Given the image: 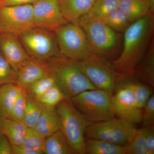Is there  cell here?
Instances as JSON below:
<instances>
[{"label": "cell", "instance_id": "cell-1", "mask_svg": "<svg viewBox=\"0 0 154 154\" xmlns=\"http://www.w3.org/2000/svg\"><path fill=\"white\" fill-rule=\"evenodd\" d=\"M153 26L152 14L149 13L127 28L122 52L112 62L113 68L119 73L125 76L135 71L142 58Z\"/></svg>", "mask_w": 154, "mask_h": 154}, {"label": "cell", "instance_id": "cell-2", "mask_svg": "<svg viewBox=\"0 0 154 154\" xmlns=\"http://www.w3.org/2000/svg\"><path fill=\"white\" fill-rule=\"evenodd\" d=\"M47 62L50 73L66 99L69 100L84 91L96 89L80 68L77 61L59 55Z\"/></svg>", "mask_w": 154, "mask_h": 154}, {"label": "cell", "instance_id": "cell-3", "mask_svg": "<svg viewBox=\"0 0 154 154\" xmlns=\"http://www.w3.org/2000/svg\"><path fill=\"white\" fill-rule=\"evenodd\" d=\"M60 121V130L75 154H86L85 132L92 122L73 105L64 99L56 107Z\"/></svg>", "mask_w": 154, "mask_h": 154}, {"label": "cell", "instance_id": "cell-4", "mask_svg": "<svg viewBox=\"0 0 154 154\" xmlns=\"http://www.w3.org/2000/svg\"><path fill=\"white\" fill-rule=\"evenodd\" d=\"M54 33L60 55L79 61L96 52L89 43L84 30L77 24L67 22Z\"/></svg>", "mask_w": 154, "mask_h": 154}, {"label": "cell", "instance_id": "cell-5", "mask_svg": "<svg viewBox=\"0 0 154 154\" xmlns=\"http://www.w3.org/2000/svg\"><path fill=\"white\" fill-rule=\"evenodd\" d=\"M78 63L80 68L96 89L111 94L115 92L123 76L97 52L92 53Z\"/></svg>", "mask_w": 154, "mask_h": 154}, {"label": "cell", "instance_id": "cell-6", "mask_svg": "<svg viewBox=\"0 0 154 154\" xmlns=\"http://www.w3.org/2000/svg\"><path fill=\"white\" fill-rule=\"evenodd\" d=\"M112 95L106 91L94 89L84 91L69 100L93 123L115 117L111 105Z\"/></svg>", "mask_w": 154, "mask_h": 154}, {"label": "cell", "instance_id": "cell-7", "mask_svg": "<svg viewBox=\"0 0 154 154\" xmlns=\"http://www.w3.org/2000/svg\"><path fill=\"white\" fill-rule=\"evenodd\" d=\"M137 130L134 124L114 117L91 123L86 128L85 136L87 138L102 140L127 146L132 140Z\"/></svg>", "mask_w": 154, "mask_h": 154}, {"label": "cell", "instance_id": "cell-8", "mask_svg": "<svg viewBox=\"0 0 154 154\" xmlns=\"http://www.w3.org/2000/svg\"><path fill=\"white\" fill-rule=\"evenodd\" d=\"M18 36L31 58L47 62L60 55L53 31L34 27Z\"/></svg>", "mask_w": 154, "mask_h": 154}, {"label": "cell", "instance_id": "cell-9", "mask_svg": "<svg viewBox=\"0 0 154 154\" xmlns=\"http://www.w3.org/2000/svg\"><path fill=\"white\" fill-rule=\"evenodd\" d=\"M76 24L84 30L89 43L96 52L105 53L116 44L117 38L114 30L91 12L81 17Z\"/></svg>", "mask_w": 154, "mask_h": 154}, {"label": "cell", "instance_id": "cell-10", "mask_svg": "<svg viewBox=\"0 0 154 154\" xmlns=\"http://www.w3.org/2000/svg\"><path fill=\"white\" fill-rule=\"evenodd\" d=\"M111 96L114 115L133 124L141 122L142 109L139 107L131 82H121Z\"/></svg>", "mask_w": 154, "mask_h": 154}, {"label": "cell", "instance_id": "cell-11", "mask_svg": "<svg viewBox=\"0 0 154 154\" xmlns=\"http://www.w3.org/2000/svg\"><path fill=\"white\" fill-rule=\"evenodd\" d=\"M34 27L32 5L5 6L0 8V33L19 36Z\"/></svg>", "mask_w": 154, "mask_h": 154}, {"label": "cell", "instance_id": "cell-12", "mask_svg": "<svg viewBox=\"0 0 154 154\" xmlns=\"http://www.w3.org/2000/svg\"><path fill=\"white\" fill-rule=\"evenodd\" d=\"M32 5L34 27L54 32L68 22L61 13L59 0H37Z\"/></svg>", "mask_w": 154, "mask_h": 154}, {"label": "cell", "instance_id": "cell-13", "mask_svg": "<svg viewBox=\"0 0 154 154\" xmlns=\"http://www.w3.org/2000/svg\"><path fill=\"white\" fill-rule=\"evenodd\" d=\"M0 52L16 72L30 59L17 35L0 33Z\"/></svg>", "mask_w": 154, "mask_h": 154}, {"label": "cell", "instance_id": "cell-14", "mask_svg": "<svg viewBox=\"0 0 154 154\" xmlns=\"http://www.w3.org/2000/svg\"><path fill=\"white\" fill-rule=\"evenodd\" d=\"M50 75L47 62L30 58L17 72L16 84L26 90L35 82Z\"/></svg>", "mask_w": 154, "mask_h": 154}, {"label": "cell", "instance_id": "cell-15", "mask_svg": "<svg viewBox=\"0 0 154 154\" xmlns=\"http://www.w3.org/2000/svg\"><path fill=\"white\" fill-rule=\"evenodd\" d=\"M95 0H59L61 13L67 22L76 24L78 20L91 12Z\"/></svg>", "mask_w": 154, "mask_h": 154}, {"label": "cell", "instance_id": "cell-16", "mask_svg": "<svg viewBox=\"0 0 154 154\" xmlns=\"http://www.w3.org/2000/svg\"><path fill=\"white\" fill-rule=\"evenodd\" d=\"M60 121L56 107H44L35 128L45 138L60 130Z\"/></svg>", "mask_w": 154, "mask_h": 154}, {"label": "cell", "instance_id": "cell-17", "mask_svg": "<svg viewBox=\"0 0 154 154\" xmlns=\"http://www.w3.org/2000/svg\"><path fill=\"white\" fill-rule=\"evenodd\" d=\"M15 83L0 85V115L8 118L14 103L22 90Z\"/></svg>", "mask_w": 154, "mask_h": 154}, {"label": "cell", "instance_id": "cell-18", "mask_svg": "<svg viewBox=\"0 0 154 154\" xmlns=\"http://www.w3.org/2000/svg\"><path fill=\"white\" fill-rule=\"evenodd\" d=\"M86 154H126L127 146L95 139H85Z\"/></svg>", "mask_w": 154, "mask_h": 154}, {"label": "cell", "instance_id": "cell-19", "mask_svg": "<svg viewBox=\"0 0 154 154\" xmlns=\"http://www.w3.org/2000/svg\"><path fill=\"white\" fill-rule=\"evenodd\" d=\"M43 154H75L60 130L45 138Z\"/></svg>", "mask_w": 154, "mask_h": 154}, {"label": "cell", "instance_id": "cell-20", "mask_svg": "<svg viewBox=\"0 0 154 154\" xmlns=\"http://www.w3.org/2000/svg\"><path fill=\"white\" fill-rule=\"evenodd\" d=\"M119 9L126 16L130 23L151 13L146 0H122L119 2Z\"/></svg>", "mask_w": 154, "mask_h": 154}, {"label": "cell", "instance_id": "cell-21", "mask_svg": "<svg viewBox=\"0 0 154 154\" xmlns=\"http://www.w3.org/2000/svg\"><path fill=\"white\" fill-rule=\"evenodd\" d=\"M28 128L24 122L11 119H5L3 134L6 136L12 145L20 146L24 142Z\"/></svg>", "mask_w": 154, "mask_h": 154}, {"label": "cell", "instance_id": "cell-22", "mask_svg": "<svg viewBox=\"0 0 154 154\" xmlns=\"http://www.w3.org/2000/svg\"><path fill=\"white\" fill-rule=\"evenodd\" d=\"M44 107L37 99L28 94L23 122L28 128H35Z\"/></svg>", "mask_w": 154, "mask_h": 154}, {"label": "cell", "instance_id": "cell-23", "mask_svg": "<svg viewBox=\"0 0 154 154\" xmlns=\"http://www.w3.org/2000/svg\"><path fill=\"white\" fill-rule=\"evenodd\" d=\"M137 71L141 79L152 88H154V53L152 47Z\"/></svg>", "mask_w": 154, "mask_h": 154}, {"label": "cell", "instance_id": "cell-24", "mask_svg": "<svg viewBox=\"0 0 154 154\" xmlns=\"http://www.w3.org/2000/svg\"><path fill=\"white\" fill-rule=\"evenodd\" d=\"M45 137L35 128H28L22 146L43 154Z\"/></svg>", "mask_w": 154, "mask_h": 154}, {"label": "cell", "instance_id": "cell-25", "mask_svg": "<svg viewBox=\"0 0 154 154\" xmlns=\"http://www.w3.org/2000/svg\"><path fill=\"white\" fill-rule=\"evenodd\" d=\"M126 154H151L146 143L144 128L137 129L128 145Z\"/></svg>", "mask_w": 154, "mask_h": 154}, {"label": "cell", "instance_id": "cell-26", "mask_svg": "<svg viewBox=\"0 0 154 154\" xmlns=\"http://www.w3.org/2000/svg\"><path fill=\"white\" fill-rule=\"evenodd\" d=\"M65 99L63 92L55 84L50 87L38 100L44 107L54 108Z\"/></svg>", "mask_w": 154, "mask_h": 154}, {"label": "cell", "instance_id": "cell-27", "mask_svg": "<svg viewBox=\"0 0 154 154\" xmlns=\"http://www.w3.org/2000/svg\"><path fill=\"white\" fill-rule=\"evenodd\" d=\"M119 2L118 0H95L91 12L102 20L119 9Z\"/></svg>", "mask_w": 154, "mask_h": 154}, {"label": "cell", "instance_id": "cell-28", "mask_svg": "<svg viewBox=\"0 0 154 154\" xmlns=\"http://www.w3.org/2000/svg\"><path fill=\"white\" fill-rule=\"evenodd\" d=\"M105 24L113 30L125 31L129 26V20L119 9L114 11L102 19Z\"/></svg>", "mask_w": 154, "mask_h": 154}, {"label": "cell", "instance_id": "cell-29", "mask_svg": "<svg viewBox=\"0 0 154 154\" xmlns=\"http://www.w3.org/2000/svg\"><path fill=\"white\" fill-rule=\"evenodd\" d=\"M55 84V80L50 75L35 82L25 91L29 95L38 100L50 87Z\"/></svg>", "mask_w": 154, "mask_h": 154}, {"label": "cell", "instance_id": "cell-30", "mask_svg": "<svg viewBox=\"0 0 154 154\" xmlns=\"http://www.w3.org/2000/svg\"><path fill=\"white\" fill-rule=\"evenodd\" d=\"M28 99V93L26 91L22 89L14 103L8 118L23 122Z\"/></svg>", "mask_w": 154, "mask_h": 154}, {"label": "cell", "instance_id": "cell-31", "mask_svg": "<svg viewBox=\"0 0 154 154\" xmlns=\"http://www.w3.org/2000/svg\"><path fill=\"white\" fill-rule=\"evenodd\" d=\"M17 80V72L0 52V85L9 83L16 84Z\"/></svg>", "mask_w": 154, "mask_h": 154}, {"label": "cell", "instance_id": "cell-32", "mask_svg": "<svg viewBox=\"0 0 154 154\" xmlns=\"http://www.w3.org/2000/svg\"><path fill=\"white\" fill-rule=\"evenodd\" d=\"M132 85L138 105L142 109L152 94V87L139 82H132Z\"/></svg>", "mask_w": 154, "mask_h": 154}, {"label": "cell", "instance_id": "cell-33", "mask_svg": "<svg viewBox=\"0 0 154 154\" xmlns=\"http://www.w3.org/2000/svg\"><path fill=\"white\" fill-rule=\"evenodd\" d=\"M141 122L143 127L154 126V95L152 94L143 107Z\"/></svg>", "mask_w": 154, "mask_h": 154}, {"label": "cell", "instance_id": "cell-34", "mask_svg": "<svg viewBox=\"0 0 154 154\" xmlns=\"http://www.w3.org/2000/svg\"><path fill=\"white\" fill-rule=\"evenodd\" d=\"M144 128L146 143L151 154H154V126L143 127Z\"/></svg>", "mask_w": 154, "mask_h": 154}, {"label": "cell", "instance_id": "cell-35", "mask_svg": "<svg viewBox=\"0 0 154 154\" xmlns=\"http://www.w3.org/2000/svg\"><path fill=\"white\" fill-rule=\"evenodd\" d=\"M0 154H13V146L4 134L0 136Z\"/></svg>", "mask_w": 154, "mask_h": 154}, {"label": "cell", "instance_id": "cell-36", "mask_svg": "<svg viewBox=\"0 0 154 154\" xmlns=\"http://www.w3.org/2000/svg\"><path fill=\"white\" fill-rule=\"evenodd\" d=\"M13 154H42L40 152L23 147L22 146H13Z\"/></svg>", "mask_w": 154, "mask_h": 154}, {"label": "cell", "instance_id": "cell-37", "mask_svg": "<svg viewBox=\"0 0 154 154\" xmlns=\"http://www.w3.org/2000/svg\"><path fill=\"white\" fill-rule=\"evenodd\" d=\"M37 0H7L5 6L33 5Z\"/></svg>", "mask_w": 154, "mask_h": 154}, {"label": "cell", "instance_id": "cell-38", "mask_svg": "<svg viewBox=\"0 0 154 154\" xmlns=\"http://www.w3.org/2000/svg\"><path fill=\"white\" fill-rule=\"evenodd\" d=\"M5 118L0 115V136L3 134V125Z\"/></svg>", "mask_w": 154, "mask_h": 154}, {"label": "cell", "instance_id": "cell-39", "mask_svg": "<svg viewBox=\"0 0 154 154\" xmlns=\"http://www.w3.org/2000/svg\"><path fill=\"white\" fill-rule=\"evenodd\" d=\"M7 0H0V8L5 7Z\"/></svg>", "mask_w": 154, "mask_h": 154}, {"label": "cell", "instance_id": "cell-40", "mask_svg": "<svg viewBox=\"0 0 154 154\" xmlns=\"http://www.w3.org/2000/svg\"><path fill=\"white\" fill-rule=\"evenodd\" d=\"M118 1H119V2H120V1H122V0H118Z\"/></svg>", "mask_w": 154, "mask_h": 154}]
</instances>
